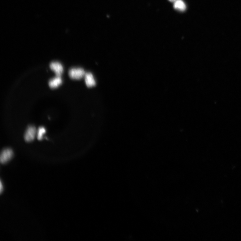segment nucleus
Instances as JSON below:
<instances>
[{"label":"nucleus","instance_id":"obj_1","mask_svg":"<svg viewBox=\"0 0 241 241\" xmlns=\"http://www.w3.org/2000/svg\"><path fill=\"white\" fill-rule=\"evenodd\" d=\"M85 73L82 68H73L69 70L68 74L69 77L73 79L80 80L85 77Z\"/></svg>","mask_w":241,"mask_h":241},{"label":"nucleus","instance_id":"obj_2","mask_svg":"<svg viewBox=\"0 0 241 241\" xmlns=\"http://www.w3.org/2000/svg\"><path fill=\"white\" fill-rule=\"evenodd\" d=\"M37 134V130L35 127L29 126L25 133L24 138L27 142H31L34 140Z\"/></svg>","mask_w":241,"mask_h":241},{"label":"nucleus","instance_id":"obj_3","mask_svg":"<svg viewBox=\"0 0 241 241\" xmlns=\"http://www.w3.org/2000/svg\"><path fill=\"white\" fill-rule=\"evenodd\" d=\"M13 156V152L10 148L4 149L1 152L0 160L2 164H6L11 160Z\"/></svg>","mask_w":241,"mask_h":241},{"label":"nucleus","instance_id":"obj_4","mask_svg":"<svg viewBox=\"0 0 241 241\" xmlns=\"http://www.w3.org/2000/svg\"><path fill=\"white\" fill-rule=\"evenodd\" d=\"M50 67L55 72L56 76H61L64 72L63 66L59 62H54L50 65Z\"/></svg>","mask_w":241,"mask_h":241},{"label":"nucleus","instance_id":"obj_5","mask_svg":"<svg viewBox=\"0 0 241 241\" xmlns=\"http://www.w3.org/2000/svg\"><path fill=\"white\" fill-rule=\"evenodd\" d=\"M85 81L87 86L90 88L96 85V82L93 74L90 72H86L85 76Z\"/></svg>","mask_w":241,"mask_h":241},{"label":"nucleus","instance_id":"obj_6","mask_svg":"<svg viewBox=\"0 0 241 241\" xmlns=\"http://www.w3.org/2000/svg\"><path fill=\"white\" fill-rule=\"evenodd\" d=\"M62 82L61 76H57L49 81V85L51 88H55L60 85Z\"/></svg>","mask_w":241,"mask_h":241},{"label":"nucleus","instance_id":"obj_7","mask_svg":"<svg viewBox=\"0 0 241 241\" xmlns=\"http://www.w3.org/2000/svg\"><path fill=\"white\" fill-rule=\"evenodd\" d=\"M173 7L174 9L181 11H185L186 8L185 4L182 0H177L174 2Z\"/></svg>","mask_w":241,"mask_h":241},{"label":"nucleus","instance_id":"obj_8","mask_svg":"<svg viewBox=\"0 0 241 241\" xmlns=\"http://www.w3.org/2000/svg\"><path fill=\"white\" fill-rule=\"evenodd\" d=\"M46 133V129L43 126L40 127L37 131V138L39 140H42L44 135Z\"/></svg>","mask_w":241,"mask_h":241},{"label":"nucleus","instance_id":"obj_9","mask_svg":"<svg viewBox=\"0 0 241 241\" xmlns=\"http://www.w3.org/2000/svg\"><path fill=\"white\" fill-rule=\"evenodd\" d=\"M0 190H1V193H2L3 190V186L2 184V182H1V186H0Z\"/></svg>","mask_w":241,"mask_h":241},{"label":"nucleus","instance_id":"obj_10","mask_svg":"<svg viewBox=\"0 0 241 241\" xmlns=\"http://www.w3.org/2000/svg\"><path fill=\"white\" fill-rule=\"evenodd\" d=\"M169 1L172 2H175L177 0H169Z\"/></svg>","mask_w":241,"mask_h":241}]
</instances>
